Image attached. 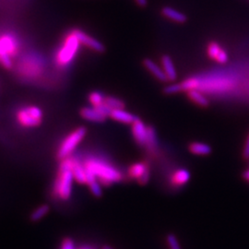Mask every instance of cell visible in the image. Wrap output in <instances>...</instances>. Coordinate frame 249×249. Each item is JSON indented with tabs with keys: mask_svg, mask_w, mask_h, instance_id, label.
<instances>
[{
	"mask_svg": "<svg viewBox=\"0 0 249 249\" xmlns=\"http://www.w3.org/2000/svg\"><path fill=\"white\" fill-rule=\"evenodd\" d=\"M84 166L87 177L96 178L103 186H111L123 179L121 172L106 160L89 158L84 161Z\"/></svg>",
	"mask_w": 249,
	"mask_h": 249,
	"instance_id": "obj_1",
	"label": "cell"
},
{
	"mask_svg": "<svg viewBox=\"0 0 249 249\" xmlns=\"http://www.w3.org/2000/svg\"><path fill=\"white\" fill-rule=\"evenodd\" d=\"M75 181L72 172V158L69 157L61 160L56 178L53 183V196L62 201H67L71 198L73 188V182Z\"/></svg>",
	"mask_w": 249,
	"mask_h": 249,
	"instance_id": "obj_2",
	"label": "cell"
},
{
	"mask_svg": "<svg viewBox=\"0 0 249 249\" xmlns=\"http://www.w3.org/2000/svg\"><path fill=\"white\" fill-rule=\"evenodd\" d=\"M19 51L20 43L17 36L11 33L0 34V66L2 68L12 70Z\"/></svg>",
	"mask_w": 249,
	"mask_h": 249,
	"instance_id": "obj_3",
	"label": "cell"
},
{
	"mask_svg": "<svg viewBox=\"0 0 249 249\" xmlns=\"http://www.w3.org/2000/svg\"><path fill=\"white\" fill-rule=\"evenodd\" d=\"M80 44L78 37L71 31L63 39L62 44L55 53L54 61L58 67H67L73 61L78 53Z\"/></svg>",
	"mask_w": 249,
	"mask_h": 249,
	"instance_id": "obj_4",
	"label": "cell"
},
{
	"mask_svg": "<svg viewBox=\"0 0 249 249\" xmlns=\"http://www.w3.org/2000/svg\"><path fill=\"white\" fill-rule=\"evenodd\" d=\"M16 71L24 80H36L43 74L44 64L36 54L25 53L17 63Z\"/></svg>",
	"mask_w": 249,
	"mask_h": 249,
	"instance_id": "obj_5",
	"label": "cell"
},
{
	"mask_svg": "<svg viewBox=\"0 0 249 249\" xmlns=\"http://www.w3.org/2000/svg\"><path fill=\"white\" fill-rule=\"evenodd\" d=\"M43 118L44 113L42 109L33 105L19 107L15 114L16 122L23 128H34L39 126L43 122Z\"/></svg>",
	"mask_w": 249,
	"mask_h": 249,
	"instance_id": "obj_6",
	"label": "cell"
},
{
	"mask_svg": "<svg viewBox=\"0 0 249 249\" xmlns=\"http://www.w3.org/2000/svg\"><path fill=\"white\" fill-rule=\"evenodd\" d=\"M86 134H87V129L84 126H80L69 134L63 140L62 142L60 143L57 149V152H56L57 159L62 160L66 158L71 157L72 152L75 151V149L83 141Z\"/></svg>",
	"mask_w": 249,
	"mask_h": 249,
	"instance_id": "obj_7",
	"label": "cell"
},
{
	"mask_svg": "<svg viewBox=\"0 0 249 249\" xmlns=\"http://www.w3.org/2000/svg\"><path fill=\"white\" fill-rule=\"evenodd\" d=\"M128 178L137 180L141 185H146L151 178L150 165L146 161L133 163L127 170Z\"/></svg>",
	"mask_w": 249,
	"mask_h": 249,
	"instance_id": "obj_8",
	"label": "cell"
},
{
	"mask_svg": "<svg viewBox=\"0 0 249 249\" xmlns=\"http://www.w3.org/2000/svg\"><path fill=\"white\" fill-rule=\"evenodd\" d=\"M72 31L78 37L81 45H85L90 50H93V51L98 52V53H103L106 50L105 45H103L101 42H99L98 40H96L95 38L87 35L83 31H81L80 29H74Z\"/></svg>",
	"mask_w": 249,
	"mask_h": 249,
	"instance_id": "obj_9",
	"label": "cell"
},
{
	"mask_svg": "<svg viewBox=\"0 0 249 249\" xmlns=\"http://www.w3.org/2000/svg\"><path fill=\"white\" fill-rule=\"evenodd\" d=\"M207 53L211 59L219 64H225L229 59L228 53L217 42H211L207 46Z\"/></svg>",
	"mask_w": 249,
	"mask_h": 249,
	"instance_id": "obj_10",
	"label": "cell"
},
{
	"mask_svg": "<svg viewBox=\"0 0 249 249\" xmlns=\"http://www.w3.org/2000/svg\"><path fill=\"white\" fill-rule=\"evenodd\" d=\"M80 116L89 122L102 123L107 120L108 115L103 112L99 107H83L80 112Z\"/></svg>",
	"mask_w": 249,
	"mask_h": 249,
	"instance_id": "obj_11",
	"label": "cell"
},
{
	"mask_svg": "<svg viewBox=\"0 0 249 249\" xmlns=\"http://www.w3.org/2000/svg\"><path fill=\"white\" fill-rule=\"evenodd\" d=\"M133 138L137 143L141 146H145L148 138V126L142 121L137 117V119L131 124Z\"/></svg>",
	"mask_w": 249,
	"mask_h": 249,
	"instance_id": "obj_12",
	"label": "cell"
},
{
	"mask_svg": "<svg viewBox=\"0 0 249 249\" xmlns=\"http://www.w3.org/2000/svg\"><path fill=\"white\" fill-rule=\"evenodd\" d=\"M191 178L190 172L187 169L181 168V169L176 170L171 178H170V183L172 187H184L189 182Z\"/></svg>",
	"mask_w": 249,
	"mask_h": 249,
	"instance_id": "obj_13",
	"label": "cell"
},
{
	"mask_svg": "<svg viewBox=\"0 0 249 249\" xmlns=\"http://www.w3.org/2000/svg\"><path fill=\"white\" fill-rule=\"evenodd\" d=\"M72 172L77 183L80 185H85L87 183V172L84 163L80 162V160L76 158H72Z\"/></svg>",
	"mask_w": 249,
	"mask_h": 249,
	"instance_id": "obj_14",
	"label": "cell"
},
{
	"mask_svg": "<svg viewBox=\"0 0 249 249\" xmlns=\"http://www.w3.org/2000/svg\"><path fill=\"white\" fill-rule=\"evenodd\" d=\"M143 65L146 68V70L152 74L153 77L156 78L157 80H160L161 82L168 81L162 68L159 67L153 60H151L150 58H146L143 60Z\"/></svg>",
	"mask_w": 249,
	"mask_h": 249,
	"instance_id": "obj_15",
	"label": "cell"
},
{
	"mask_svg": "<svg viewBox=\"0 0 249 249\" xmlns=\"http://www.w3.org/2000/svg\"><path fill=\"white\" fill-rule=\"evenodd\" d=\"M109 116L117 122L123 123V124H132L134 121L137 119V117L133 114L127 112L124 110V108L120 109H114L111 111Z\"/></svg>",
	"mask_w": 249,
	"mask_h": 249,
	"instance_id": "obj_16",
	"label": "cell"
},
{
	"mask_svg": "<svg viewBox=\"0 0 249 249\" xmlns=\"http://www.w3.org/2000/svg\"><path fill=\"white\" fill-rule=\"evenodd\" d=\"M160 61H161V68L165 73L168 81L172 82V81H175L177 80L178 73H177L176 67L174 65V62H173L171 56L168 54H163L160 58Z\"/></svg>",
	"mask_w": 249,
	"mask_h": 249,
	"instance_id": "obj_17",
	"label": "cell"
},
{
	"mask_svg": "<svg viewBox=\"0 0 249 249\" xmlns=\"http://www.w3.org/2000/svg\"><path fill=\"white\" fill-rule=\"evenodd\" d=\"M161 14L163 17L177 23H185L187 19V16L184 13L171 7H163L161 9Z\"/></svg>",
	"mask_w": 249,
	"mask_h": 249,
	"instance_id": "obj_18",
	"label": "cell"
},
{
	"mask_svg": "<svg viewBox=\"0 0 249 249\" xmlns=\"http://www.w3.org/2000/svg\"><path fill=\"white\" fill-rule=\"evenodd\" d=\"M187 95L189 99L197 106L201 107H209L210 101L205 96L204 94L198 89H191L187 91Z\"/></svg>",
	"mask_w": 249,
	"mask_h": 249,
	"instance_id": "obj_19",
	"label": "cell"
},
{
	"mask_svg": "<svg viewBox=\"0 0 249 249\" xmlns=\"http://www.w3.org/2000/svg\"><path fill=\"white\" fill-rule=\"evenodd\" d=\"M188 150L191 153L198 156H206L212 152L211 146L202 142H192L189 144Z\"/></svg>",
	"mask_w": 249,
	"mask_h": 249,
	"instance_id": "obj_20",
	"label": "cell"
},
{
	"mask_svg": "<svg viewBox=\"0 0 249 249\" xmlns=\"http://www.w3.org/2000/svg\"><path fill=\"white\" fill-rule=\"evenodd\" d=\"M145 146L150 151H157L158 140H157L156 131L152 126H148V138H147V142L145 144Z\"/></svg>",
	"mask_w": 249,
	"mask_h": 249,
	"instance_id": "obj_21",
	"label": "cell"
},
{
	"mask_svg": "<svg viewBox=\"0 0 249 249\" xmlns=\"http://www.w3.org/2000/svg\"><path fill=\"white\" fill-rule=\"evenodd\" d=\"M50 211L49 206L46 204L40 205L31 214V220L33 222H39L48 214Z\"/></svg>",
	"mask_w": 249,
	"mask_h": 249,
	"instance_id": "obj_22",
	"label": "cell"
},
{
	"mask_svg": "<svg viewBox=\"0 0 249 249\" xmlns=\"http://www.w3.org/2000/svg\"><path fill=\"white\" fill-rule=\"evenodd\" d=\"M182 91H189L191 89H196L200 86V80L198 78H189L180 83Z\"/></svg>",
	"mask_w": 249,
	"mask_h": 249,
	"instance_id": "obj_23",
	"label": "cell"
},
{
	"mask_svg": "<svg viewBox=\"0 0 249 249\" xmlns=\"http://www.w3.org/2000/svg\"><path fill=\"white\" fill-rule=\"evenodd\" d=\"M105 99H106V96L100 91H92L89 93V96H88L89 104L91 105V107H94L102 106L105 103Z\"/></svg>",
	"mask_w": 249,
	"mask_h": 249,
	"instance_id": "obj_24",
	"label": "cell"
},
{
	"mask_svg": "<svg viewBox=\"0 0 249 249\" xmlns=\"http://www.w3.org/2000/svg\"><path fill=\"white\" fill-rule=\"evenodd\" d=\"M104 104L109 107L111 110L124 108V102L122 100H120V99L114 97V96H107L106 99H105V103Z\"/></svg>",
	"mask_w": 249,
	"mask_h": 249,
	"instance_id": "obj_25",
	"label": "cell"
},
{
	"mask_svg": "<svg viewBox=\"0 0 249 249\" xmlns=\"http://www.w3.org/2000/svg\"><path fill=\"white\" fill-rule=\"evenodd\" d=\"M88 187H89V190H90V192L92 193L93 196H97V197L102 196V194H103L102 185H101V183L99 182L98 180H95V181L89 183V184H88Z\"/></svg>",
	"mask_w": 249,
	"mask_h": 249,
	"instance_id": "obj_26",
	"label": "cell"
},
{
	"mask_svg": "<svg viewBox=\"0 0 249 249\" xmlns=\"http://www.w3.org/2000/svg\"><path fill=\"white\" fill-rule=\"evenodd\" d=\"M166 241H167V245H168V249H182L181 246L179 244L178 237L173 234V233H169L166 236Z\"/></svg>",
	"mask_w": 249,
	"mask_h": 249,
	"instance_id": "obj_27",
	"label": "cell"
},
{
	"mask_svg": "<svg viewBox=\"0 0 249 249\" xmlns=\"http://www.w3.org/2000/svg\"><path fill=\"white\" fill-rule=\"evenodd\" d=\"M165 93L167 94H176L180 91H182L180 83H175V84H170L165 89H164Z\"/></svg>",
	"mask_w": 249,
	"mask_h": 249,
	"instance_id": "obj_28",
	"label": "cell"
},
{
	"mask_svg": "<svg viewBox=\"0 0 249 249\" xmlns=\"http://www.w3.org/2000/svg\"><path fill=\"white\" fill-rule=\"evenodd\" d=\"M59 249H76V246H75L74 241L72 240L71 238L68 237V238H65L61 242Z\"/></svg>",
	"mask_w": 249,
	"mask_h": 249,
	"instance_id": "obj_29",
	"label": "cell"
},
{
	"mask_svg": "<svg viewBox=\"0 0 249 249\" xmlns=\"http://www.w3.org/2000/svg\"><path fill=\"white\" fill-rule=\"evenodd\" d=\"M243 157L245 159H249V133L247 138L246 143L244 145V149H243Z\"/></svg>",
	"mask_w": 249,
	"mask_h": 249,
	"instance_id": "obj_30",
	"label": "cell"
},
{
	"mask_svg": "<svg viewBox=\"0 0 249 249\" xmlns=\"http://www.w3.org/2000/svg\"><path fill=\"white\" fill-rule=\"evenodd\" d=\"M243 178H245V180H247L248 182H249V169L246 170L243 174Z\"/></svg>",
	"mask_w": 249,
	"mask_h": 249,
	"instance_id": "obj_31",
	"label": "cell"
},
{
	"mask_svg": "<svg viewBox=\"0 0 249 249\" xmlns=\"http://www.w3.org/2000/svg\"><path fill=\"white\" fill-rule=\"evenodd\" d=\"M102 249H112L111 247H109V246H104L103 248H102Z\"/></svg>",
	"mask_w": 249,
	"mask_h": 249,
	"instance_id": "obj_32",
	"label": "cell"
},
{
	"mask_svg": "<svg viewBox=\"0 0 249 249\" xmlns=\"http://www.w3.org/2000/svg\"><path fill=\"white\" fill-rule=\"evenodd\" d=\"M90 249V248H88V247H83V248H80V249Z\"/></svg>",
	"mask_w": 249,
	"mask_h": 249,
	"instance_id": "obj_33",
	"label": "cell"
}]
</instances>
